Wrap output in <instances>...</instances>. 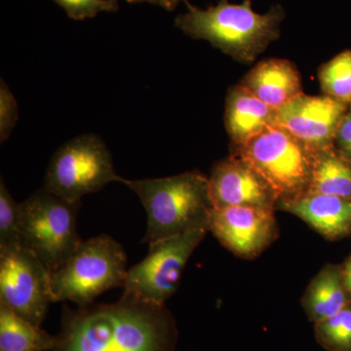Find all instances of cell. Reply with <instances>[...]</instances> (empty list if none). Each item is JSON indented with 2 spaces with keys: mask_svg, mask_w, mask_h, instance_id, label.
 I'll list each match as a JSON object with an SVG mask.
<instances>
[{
  "mask_svg": "<svg viewBox=\"0 0 351 351\" xmlns=\"http://www.w3.org/2000/svg\"><path fill=\"white\" fill-rule=\"evenodd\" d=\"M176 339L165 306L123 294L113 304L64 306L52 351H174Z\"/></svg>",
  "mask_w": 351,
  "mask_h": 351,
  "instance_id": "1",
  "label": "cell"
},
{
  "mask_svg": "<svg viewBox=\"0 0 351 351\" xmlns=\"http://www.w3.org/2000/svg\"><path fill=\"white\" fill-rule=\"evenodd\" d=\"M184 2L186 11L176 18V27L189 38L206 40L245 64L255 61L279 38L286 16L281 5L271 6L265 14L255 12L252 0L240 4L219 0L206 9L198 8L188 0Z\"/></svg>",
  "mask_w": 351,
  "mask_h": 351,
  "instance_id": "2",
  "label": "cell"
},
{
  "mask_svg": "<svg viewBox=\"0 0 351 351\" xmlns=\"http://www.w3.org/2000/svg\"><path fill=\"white\" fill-rule=\"evenodd\" d=\"M140 198L147 216V244L180 233L207 228L212 202L209 178L198 171L159 179L126 180Z\"/></svg>",
  "mask_w": 351,
  "mask_h": 351,
  "instance_id": "3",
  "label": "cell"
},
{
  "mask_svg": "<svg viewBox=\"0 0 351 351\" xmlns=\"http://www.w3.org/2000/svg\"><path fill=\"white\" fill-rule=\"evenodd\" d=\"M127 272L125 251L110 235L82 241L69 260L50 274L53 301H69L77 306L93 304L110 289L122 288Z\"/></svg>",
  "mask_w": 351,
  "mask_h": 351,
  "instance_id": "4",
  "label": "cell"
},
{
  "mask_svg": "<svg viewBox=\"0 0 351 351\" xmlns=\"http://www.w3.org/2000/svg\"><path fill=\"white\" fill-rule=\"evenodd\" d=\"M237 149V157L269 184L277 201L306 193L316 152L286 129L270 126Z\"/></svg>",
  "mask_w": 351,
  "mask_h": 351,
  "instance_id": "5",
  "label": "cell"
},
{
  "mask_svg": "<svg viewBox=\"0 0 351 351\" xmlns=\"http://www.w3.org/2000/svg\"><path fill=\"white\" fill-rule=\"evenodd\" d=\"M80 205L44 189L21 203L22 246L36 255L50 274L82 244L76 223Z\"/></svg>",
  "mask_w": 351,
  "mask_h": 351,
  "instance_id": "6",
  "label": "cell"
},
{
  "mask_svg": "<svg viewBox=\"0 0 351 351\" xmlns=\"http://www.w3.org/2000/svg\"><path fill=\"white\" fill-rule=\"evenodd\" d=\"M113 182L123 184L107 145L94 134L78 136L62 145L51 159L43 189L64 199L82 203Z\"/></svg>",
  "mask_w": 351,
  "mask_h": 351,
  "instance_id": "7",
  "label": "cell"
},
{
  "mask_svg": "<svg viewBox=\"0 0 351 351\" xmlns=\"http://www.w3.org/2000/svg\"><path fill=\"white\" fill-rule=\"evenodd\" d=\"M207 228H195L149 244L147 257L128 269L123 294L165 306L178 287L182 271Z\"/></svg>",
  "mask_w": 351,
  "mask_h": 351,
  "instance_id": "8",
  "label": "cell"
},
{
  "mask_svg": "<svg viewBox=\"0 0 351 351\" xmlns=\"http://www.w3.org/2000/svg\"><path fill=\"white\" fill-rule=\"evenodd\" d=\"M0 302L40 326L53 301L50 272L31 251H0Z\"/></svg>",
  "mask_w": 351,
  "mask_h": 351,
  "instance_id": "9",
  "label": "cell"
},
{
  "mask_svg": "<svg viewBox=\"0 0 351 351\" xmlns=\"http://www.w3.org/2000/svg\"><path fill=\"white\" fill-rule=\"evenodd\" d=\"M348 106L331 97L300 95L276 110V125L290 132L313 151L331 149Z\"/></svg>",
  "mask_w": 351,
  "mask_h": 351,
  "instance_id": "10",
  "label": "cell"
},
{
  "mask_svg": "<svg viewBox=\"0 0 351 351\" xmlns=\"http://www.w3.org/2000/svg\"><path fill=\"white\" fill-rule=\"evenodd\" d=\"M208 230L233 253L257 255L274 232V209L253 206L212 208Z\"/></svg>",
  "mask_w": 351,
  "mask_h": 351,
  "instance_id": "11",
  "label": "cell"
},
{
  "mask_svg": "<svg viewBox=\"0 0 351 351\" xmlns=\"http://www.w3.org/2000/svg\"><path fill=\"white\" fill-rule=\"evenodd\" d=\"M209 195L213 208L253 206L274 209L277 202L269 184L239 157H230L214 166L209 178Z\"/></svg>",
  "mask_w": 351,
  "mask_h": 351,
  "instance_id": "12",
  "label": "cell"
},
{
  "mask_svg": "<svg viewBox=\"0 0 351 351\" xmlns=\"http://www.w3.org/2000/svg\"><path fill=\"white\" fill-rule=\"evenodd\" d=\"M240 84L276 110L304 94L297 66L288 60L277 58L256 64Z\"/></svg>",
  "mask_w": 351,
  "mask_h": 351,
  "instance_id": "13",
  "label": "cell"
},
{
  "mask_svg": "<svg viewBox=\"0 0 351 351\" xmlns=\"http://www.w3.org/2000/svg\"><path fill=\"white\" fill-rule=\"evenodd\" d=\"M225 123L233 145L239 147L269 127L276 125V110L241 84L237 85L226 97Z\"/></svg>",
  "mask_w": 351,
  "mask_h": 351,
  "instance_id": "14",
  "label": "cell"
},
{
  "mask_svg": "<svg viewBox=\"0 0 351 351\" xmlns=\"http://www.w3.org/2000/svg\"><path fill=\"white\" fill-rule=\"evenodd\" d=\"M282 205L330 239L343 237L351 230V199L306 193Z\"/></svg>",
  "mask_w": 351,
  "mask_h": 351,
  "instance_id": "15",
  "label": "cell"
},
{
  "mask_svg": "<svg viewBox=\"0 0 351 351\" xmlns=\"http://www.w3.org/2000/svg\"><path fill=\"white\" fill-rule=\"evenodd\" d=\"M56 337L0 302V351H52Z\"/></svg>",
  "mask_w": 351,
  "mask_h": 351,
  "instance_id": "16",
  "label": "cell"
},
{
  "mask_svg": "<svg viewBox=\"0 0 351 351\" xmlns=\"http://www.w3.org/2000/svg\"><path fill=\"white\" fill-rule=\"evenodd\" d=\"M306 193L351 199V164L331 149L317 152Z\"/></svg>",
  "mask_w": 351,
  "mask_h": 351,
  "instance_id": "17",
  "label": "cell"
},
{
  "mask_svg": "<svg viewBox=\"0 0 351 351\" xmlns=\"http://www.w3.org/2000/svg\"><path fill=\"white\" fill-rule=\"evenodd\" d=\"M306 307L309 317L316 323L346 308L345 284L338 271L327 269L316 276L307 293Z\"/></svg>",
  "mask_w": 351,
  "mask_h": 351,
  "instance_id": "18",
  "label": "cell"
},
{
  "mask_svg": "<svg viewBox=\"0 0 351 351\" xmlns=\"http://www.w3.org/2000/svg\"><path fill=\"white\" fill-rule=\"evenodd\" d=\"M318 78L324 95L348 107L351 104V50L323 64Z\"/></svg>",
  "mask_w": 351,
  "mask_h": 351,
  "instance_id": "19",
  "label": "cell"
},
{
  "mask_svg": "<svg viewBox=\"0 0 351 351\" xmlns=\"http://www.w3.org/2000/svg\"><path fill=\"white\" fill-rule=\"evenodd\" d=\"M21 203L14 199L3 179L0 181V251L19 248Z\"/></svg>",
  "mask_w": 351,
  "mask_h": 351,
  "instance_id": "20",
  "label": "cell"
},
{
  "mask_svg": "<svg viewBox=\"0 0 351 351\" xmlns=\"http://www.w3.org/2000/svg\"><path fill=\"white\" fill-rule=\"evenodd\" d=\"M321 343L337 351H351V308L346 306L326 320L316 323Z\"/></svg>",
  "mask_w": 351,
  "mask_h": 351,
  "instance_id": "21",
  "label": "cell"
},
{
  "mask_svg": "<svg viewBox=\"0 0 351 351\" xmlns=\"http://www.w3.org/2000/svg\"><path fill=\"white\" fill-rule=\"evenodd\" d=\"M66 11L69 18L76 21L96 17L101 12L119 11V0H53Z\"/></svg>",
  "mask_w": 351,
  "mask_h": 351,
  "instance_id": "22",
  "label": "cell"
},
{
  "mask_svg": "<svg viewBox=\"0 0 351 351\" xmlns=\"http://www.w3.org/2000/svg\"><path fill=\"white\" fill-rule=\"evenodd\" d=\"M0 85V141L5 142L19 117L17 101L3 80Z\"/></svg>",
  "mask_w": 351,
  "mask_h": 351,
  "instance_id": "23",
  "label": "cell"
},
{
  "mask_svg": "<svg viewBox=\"0 0 351 351\" xmlns=\"http://www.w3.org/2000/svg\"><path fill=\"white\" fill-rule=\"evenodd\" d=\"M335 142L343 154L351 159V110L346 112L337 130Z\"/></svg>",
  "mask_w": 351,
  "mask_h": 351,
  "instance_id": "24",
  "label": "cell"
},
{
  "mask_svg": "<svg viewBox=\"0 0 351 351\" xmlns=\"http://www.w3.org/2000/svg\"><path fill=\"white\" fill-rule=\"evenodd\" d=\"M129 3H149L154 5L162 7L167 11H173L178 5L186 0H125Z\"/></svg>",
  "mask_w": 351,
  "mask_h": 351,
  "instance_id": "25",
  "label": "cell"
},
{
  "mask_svg": "<svg viewBox=\"0 0 351 351\" xmlns=\"http://www.w3.org/2000/svg\"><path fill=\"white\" fill-rule=\"evenodd\" d=\"M343 281L345 287L351 292V261L346 263L345 270H343Z\"/></svg>",
  "mask_w": 351,
  "mask_h": 351,
  "instance_id": "26",
  "label": "cell"
}]
</instances>
